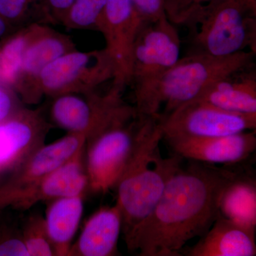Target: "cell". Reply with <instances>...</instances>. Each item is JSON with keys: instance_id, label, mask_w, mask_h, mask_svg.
<instances>
[{"instance_id": "3", "label": "cell", "mask_w": 256, "mask_h": 256, "mask_svg": "<svg viewBox=\"0 0 256 256\" xmlns=\"http://www.w3.org/2000/svg\"><path fill=\"white\" fill-rule=\"evenodd\" d=\"M255 52L215 56L190 52L156 78L134 84L138 118L166 116L218 79L254 66Z\"/></svg>"}, {"instance_id": "16", "label": "cell", "mask_w": 256, "mask_h": 256, "mask_svg": "<svg viewBox=\"0 0 256 256\" xmlns=\"http://www.w3.org/2000/svg\"><path fill=\"white\" fill-rule=\"evenodd\" d=\"M122 212L118 204L101 207L84 224L68 256H120L118 240L122 233Z\"/></svg>"}, {"instance_id": "19", "label": "cell", "mask_w": 256, "mask_h": 256, "mask_svg": "<svg viewBox=\"0 0 256 256\" xmlns=\"http://www.w3.org/2000/svg\"><path fill=\"white\" fill-rule=\"evenodd\" d=\"M84 195L47 202L45 222L55 256H68L84 213Z\"/></svg>"}, {"instance_id": "14", "label": "cell", "mask_w": 256, "mask_h": 256, "mask_svg": "<svg viewBox=\"0 0 256 256\" xmlns=\"http://www.w3.org/2000/svg\"><path fill=\"white\" fill-rule=\"evenodd\" d=\"M174 154L210 164L238 166L255 152L256 130L210 138L164 139Z\"/></svg>"}, {"instance_id": "17", "label": "cell", "mask_w": 256, "mask_h": 256, "mask_svg": "<svg viewBox=\"0 0 256 256\" xmlns=\"http://www.w3.org/2000/svg\"><path fill=\"white\" fill-rule=\"evenodd\" d=\"M255 232L220 214L206 233L182 255L255 256Z\"/></svg>"}, {"instance_id": "24", "label": "cell", "mask_w": 256, "mask_h": 256, "mask_svg": "<svg viewBox=\"0 0 256 256\" xmlns=\"http://www.w3.org/2000/svg\"><path fill=\"white\" fill-rule=\"evenodd\" d=\"M214 0H164L166 16L173 24H184L190 15L202 5Z\"/></svg>"}, {"instance_id": "26", "label": "cell", "mask_w": 256, "mask_h": 256, "mask_svg": "<svg viewBox=\"0 0 256 256\" xmlns=\"http://www.w3.org/2000/svg\"><path fill=\"white\" fill-rule=\"evenodd\" d=\"M37 0H0V14L10 24L21 22Z\"/></svg>"}, {"instance_id": "10", "label": "cell", "mask_w": 256, "mask_h": 256, "mask_svg": "<svg viewBox=\"0 0 256 256\" xmlns=\"http://www.w3.org/2000/svg\"><path fill=\"white\" fill-rule=\"evenodd\" d=\"M178 30L168 16L140 28L132 50V82L137 84L156 78L180 57Z\"/></svg>"}, {"instance_id": "2", "label": "cell", "mask_w": 256, "mask_h": 256, "mask_svg": "<svg viewBox=\"0 0 256 256\" xmlns=\"http://www.w3.org/2000/svg\"><path fill=\"white\" fill-rule=\"evenodd\" d=\"M138 118L139 126L132 153L114 186L128 249L183 160L174 154L170 158L162 156L160 144L164 136L159 114Z\"/></svg>"}, {"instance_id": "21", "label": "cell", "mask_w": 256, "mask_h": 256, "mask_svg": "<svg viewBox=\"0 0 256 256\" xmlns=\"http://www.w3.org/2000/svg\"><path fill=\"white\" fill-rule=\"evenodd\" d=\"M106 0H74L60 22L73 30L100 32Z\"/></svg>"}, {"instance_id": "7", "label": "cell", "mask_w": 256, "mask_h": 256, "mask_svg": "<svg viewBox=\"0 0 256 256\" xmlns=\"http://www.w3.org/2000/svg\"><path fill=\"white\" fill-rule=\"evenodd\" d=\"M124 90L112 85L104 95L95 90L52 97L50 120L68 132L86 133L88 138L114 120L136 112L134 106L122 98Z\"/></svg>"}, {"instance_id": "9", "label": "cell", "mask_w": 256, "mask_h": 256, "mask_svg": "<svg viewBox=\"0 0 256 256\" xmlns=\"http://www.w3.org/2000/svg\"><path fill=\"white\" fill-rule=\"evenodd\" d=\"M25 38L18 72L12 86L26 104H36L38 76L60 56L76 50L72 38L42 24L25 26Z\"/></svg>"}, {"instance_id": "28", "label": "cell", "mask_w": 256, "mask_h": 256, "mask_svg": "<svg viewBox=\"0 0 256 256\" xmlns=\"http://www.w3.org/2000/svg\"><path fill=\"white\" fill-rule=\"evenodd\" d=\"M18 107L15 105L14 100L9 92L0 87V122L8 117Z\"/></svg>"}, {"instance_id": "23", "label": "cell", "mask_w": 256, "mask_h": 256, "mask_svg": "<svg viewBox=\"0 0 256 256\" xmlns=\"http://www.w3.org/2000/svg\"><path fill=\"white\" fill-rule=\"evenodd\" d=\"M0 256H28L21 227L4 225L0 228Z\"/></svg>"}, {"instance_id": "1", "label": "cell", "mask_w": 256, "mask_h": 256, "mask_svg": "<svg viewBox=\"0 0 256 256\" xmlns=\"http://www.w3.org/2000/svg\"><path fill=\"white\" fill-rule=\"evenodd\" d=\"M170 178L128 249L140 256H180L220 214V198L242 170L192 161Z\"/></svg>"}, {"instance_id": "18", "label": "cell", "mask_w": 256, "mask_h": 256, "mask_svg": "<svg viewBox=\"0 0 256 256\" xmlns=\"http://www.w3.org/2000/svg\"><path fill=\"white\" fill-rule=\"evenodd\" d=\"M196 98L223 110L256 114V74L252 66L214 82Z\"/></svg>"}, {"instance_id": "15", "label": "cell", "mask_w": 256, "mask_h": 256, "mask_svg": "<svg viewBox=\"0 0 256 256\" xmlns=\"http://www.w3.org/2000/svg\"><path fill=\"white\" fill-rule=\"evenodd\" d=\"M87 138L86 133L68 132L54 142L40 146L0 186V208L9 197L40 181L72 158Z\"/></svg>"}, {"instance_id": "5", "label": "cell", "mask_w": 256, "mask_h": 256, "mask_svg": "<svg viewBox=\"0 0 256 256\" xmlns=\"http://www.w3.org/2000/svg\"><path fill=\"white\" fill-rule=\"evenodd\" d=\"M138 126L137 114H127L87 138L85 160L88 190L106 194L114 188L132 153Z\"/></svg>"}, {"instance_id": "12", "label": "cell", "mask_w": 256, "mask_h": 256, "mask_svg": "<svg viewBox=\"0 0 256 256\" xmlns=\"http://www.w3.org/2000/svg\"><path fill=\"white\" fill-rule=\"evenodd\" d=\"M139 30L132 0H106L100 32L116 67L112 85L121 88L132 82V46Z\"/></svg>"}, {"instance_id": "20", "label": "cell", "mask_w": 256, "mask_h": 256, "mask_svg": "<svg viewBox=\"0 0 256 256\" xmlns=\"http://www.w3.org/2000/svg\"><path fill=\"white\" fill-rule=\"evenodd\" d=\"M220 212L225 218L256 232L255 178L240 172L224 190L220 198Z\"/></svg>"}, {"instance_id": "6", "label": "cell", "mask_w": 256, "mask_h": 256, "mask_svg": "<svg viewBox=\"0 0 256 256\" xmlns=\"http://www.w3.org/2000/svg\"><path fill=\"white\" fill-rule=\"evenodd\" d=\"M114 60L105 48L85 52L74 50L42 70L35 85V96L38 102L44 96L92 92L108 80H114Z\"/></svg>"}, {"instance_id": "11", "label": "cell", "mask_w": 256, "mask_h": 256, "mask_svg": "<svg viewBox=\"0 0 256 256\" xmlns=\"http://www.w3.org/2000/svg\"><path fill=\"white\" fill-rule=\"evenodd\" d=\"M52 124L41 109L18 107L0 122V172H12L45 144Z\"/></svg>"}, {"instance_id": "8", "label": "cell", "mask_w": 256, "mask_h": 256, "mask_svg": "<svg viewBox=\"0 0 256 256\" xmlns=\"http://www.w3.org/2000/svg\"><path fill=\"white\" fill-rule=\"evenodd\" d=\"M163 139L210 138L256 130V114L230 112L194 98L166 116L159 114Z\"/></svg>"}, {"instance_id": "13", "label": "cell", "mask_w": 256, "mask_h": 256, "mask_svg": "<svg viewBox=\"0 0 256 256\" xmlns=\"http://www.w3.org/2000/svg\"><path fill=\"white\" fill-rule=\"evenodd\" d=\"M86 143L72 158L50 174L5 200L2 207L30 210L37 204L85 194L88 181L85 160Z\"/></svg>"}, {"instance_id": "27", "label": "cell", "mask_w": 256, "mask_h": 256, "mask_svg": "<svg viewBox=\"0 0 256 256\" xmlns=\"http://www.w3.org/2000/svg\"><path fill=\"white\" fill-rule=\"evenodd\" d=\"M73 2L74 0H45L46 8L54 18L58 22H60Z\"/></svg>"}, {"instance_id": "22", "label": "cell", "mask_w": 256, "mask_h": 256, "mask_svg": "<svg viewBox=\"0 0 256 256\" xmlns=\"http://www.w3.org/2000/svg\"><path fill=\"white\" fill-rule=\"evenodd\" d=\"M21 232L28 256H55L44 216L28 215L23 222Z\"/></svg>"}, {"instance_id": "29", "label": "cell", "mask_w": 256, "mask_h": 256, "mask_svg": "<svg viewBox=\"0 0 256 256\" xmlns=\"http://www.w3.org/2000/svg\"><path fill=\"white\" fill-rule=\"evenodd\" d=\"M10 24L0 14V38L5 36L8 33Z\"/></svg>"}, {"instance_id": "25", "label": "cell", "mask_w": 256, "mask_h": 256, "mask_svg": "<svg viewBox=\"0 0 256 256\" xmlns=\"http://www.w3.org/2000/svg\"><path fill=\"white\" fill-rule=\"evenodd\" d=\"M132 3L140 28L166 16L164 0H132Z\"/></svg>"}, {"instance_id": "4", "label": "cell", "mask_w": 256, "mask_h": 256, "mask_svg": "<svg viewBox=\"0 0 256 256\" xmlns=\"http://www.w3.org/2000/svg\"><path fill=\"white\" fill-rule=\"evenodd\" d=\"M184 25L193 28L191 52L226 56L256 52V0H214L190 15Z\"/></svg>"}]
</instances>
